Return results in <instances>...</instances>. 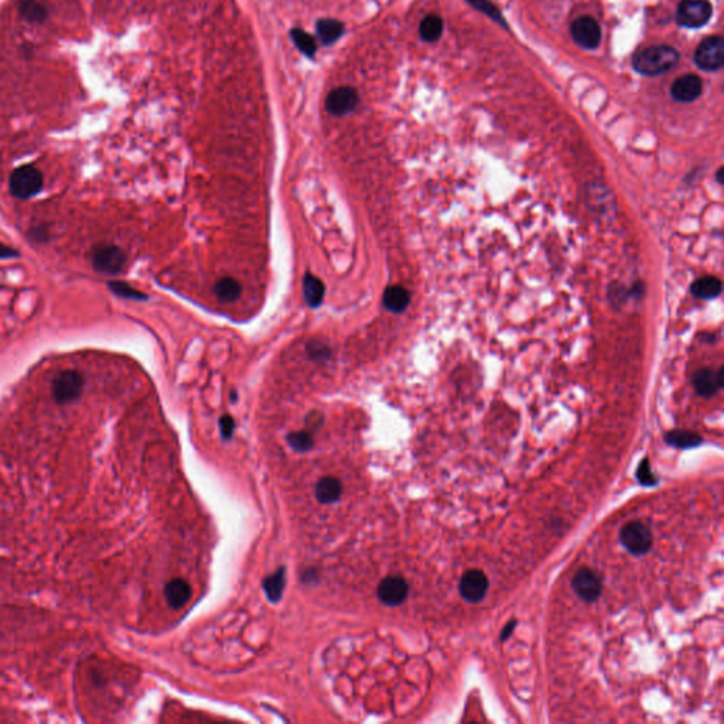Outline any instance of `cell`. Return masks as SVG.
Masks as SVG:
<instances>
[{
	"label": "cell",
	"mask_w": 724,
	"mask_h": 724,
	"mask_svg": "<svg viewBox=\"0 0 724 724\" xmlns=\"http://www.w3.org/2000/svg\"><path fill=\"white\" fill-rule=\"evenodd\" d=\"M317 34L324 45H329L344 34V24L334 18H321L317 21Z\"/></svg>",
	"instance_id": "obj_20"
},
{
	"label": "cell",
	"mask_w": 724,
	"mask_h": 724,
	"mask_svg": "<svg viewBox=\"0 0 724 724\" xmlns=\"http://www.w3.org/2000/svg\"><path fill=\"white\" fill-rule=\"evenodd\" d=\"M113 288H115V291H117L119 294L126 296V297H136V298H141V297H143V294H141V293H139V291L133 290L132 287H129V286H126V284H123V283H115V284H113Z\"/></svg>",
	"instance_id": "obj_32"
},
{
	"label": "cell",
	"mask_w": 724,
	"mask_h": 724,
	"mask_svg": "<svg viewBox=\"0 0 724 724\" xmlns=\"http://www.w3.org/2000/svg\"><path fill=\"white\" fill-rule=\"evenodd\" d=\"M307 424L314 427V428H318L321 424H322V416L317 411H313L308 417H307Z\"/></svg>",
	"instance_id": "obj_33"
},
{
	"label": "cell",
	"mask_w": 724,
	"mask_h": 724,
	"mask_svg": "<svg viewBox=\"0 0 724 724\" xmlns=\"http://www.w3.org/2000/svg\"><path fill=\"white\" fill-rule=\"evenodd\" d=\"M358 92L352 86H338L325 99V109L332 116H344L356 109Z\"/></svg>",
	"instance_id": "obj_9"
},
{
	"label": "cell",
	"mask_w": 724,
	"mask_h": 724,
	"mask_svg": "<svg viewBox=\"0 0 724 724\" xmlns=\"http://www.w3.org/2000/svg\"><path fill=\"white\" fill-rule=\"evenodd\" d=\"M690 291L697 298H714L720 296L721 293V280L714 276H706L701 279H697L691 287Z\"/></svg>",
	"instance_id": "obj_19"
},
{
	"label": "cell",
	"mask_w": 724,
	"mask_h": 724,
	"mask_svg": "<svg viewBox=\"0 0 724 724\" xmlns=\"http://www.w3.org/2000/svg\"><path fill=\"white\" fill-rule=\"evenodd\" d=\"M307 352L311 359L315 361H325L329 358V348L318 341H313L307 345Z\"/></svg>",
	"instance_id": "obj_29"
},
{
	"label": "cell",
	"mask_w": 724,
	"mask_h": 724,
	"mask_svg": "<svg viewBox=\"0 0 724 724\" xmlns=\"http://www.w3.org/2000/svg\"><path fill=\"white\" fill-rule=\"evenodd\" d=\"M694 61L699 68L706 71L720 69L724 64V41L720 35L707 37L703 40L696 52Z\"/></svg>",
	"instance_id": "obj_5"
},
{
	"label": "cell",
	"mask_w": 724,
	"mask_h": 724,
	"mask_svg": "<svg viewBox=\"0 0 724 724\" xmlns=\"http://www.w3.org/2000/svg\"><path fill=\"white\" fill-rule=\"evenodd\" d=\"M214 293L221 301L230 303L240 296V284L232 277H225L216 281L214 286Z\"/></svg>",
	"instance_id": "obj_24"
},
{
	"label": "cell",
	"mask_w": 724,
	"mask_h": 724,
	"mask_svg": "<svg viewBox=\"0 0 724 724\" xmlns=\"http://www.w3.org/2000/svg\"><path fill=\"white\" fill-rule=\"evenodd\" d=\"M571 35L580 47L595 48L601 40V30L592 17L581 16L574 20L571 25Z\"/></svg>",
	"instance_id": "obj_11"
},
{
	"label": "cell",
	"mask_w": 724,
	"mask_h": 724,
	"mask_svg": "<svg viewBox=\"0 0 724 724\" xmlns=\"http://www.w3.org/2000/svg\"><path fill=\"white\" fill-rule=\"evenodd\" d=\"M342 495V484L338 478L327 475L318 479L315 485V498L321 503H334Z\"/></svg>",
	"instance_id": "obj_16"
},
{
	"label": "cell",
	"mask_w": 724,
	"mask_h": 724,
	"mask_svg": "<svg viewBox=\"0 0 724 724\" xmlns=\"http://www.w3.org/2000/svg\"><path fill=\"white\" fill-rule=\"evenodd\" d=\"M124 253L116 246H103L93 256V264L99 272L116 274L124 266Z\"/></svg>",
	"instance_id": "obj_13"
},
{
	"label": "cell",
	"mask_w": 724,
	"mask_h": 724,
	"mask_svg": "<svg viewBox=\"0 0 724 724\" xmlns=\"http://www.w3.org/2000/svg\"><path fill=\"white\" fill-rule=\"evenodd\" d=\"M467 1H468L472 7L478 8V10H479V11H482V13H485V14H486L489 18H492L495 23H498V24H501V25H503V27L506 28L503 17L501 16L499 10H498V8H496V7H495L489 0H467Z\"/></svg>",
	"instance_id": "obj_28"
},
{
	"label": "cell",
	"mask_w": 724,
	"mask_h": 724,
	"mask_svg": "<svg viewBox=\"0 0 724 724\" xmlns=\"http://www.w3.org/2000/svg\"><path fill=\"white\" fill-rule=\"evenodd\" d=\"M636 477H638V479H639V482L642 485H655L658 482V479L650 472V467H649L648 458H643L641 461V464L638 467V471H636Z\"/></svg>",
	"instance_id": "obj_30"
},
{
	"label": "cell",
	"mask_w": 724,
	"mask_h": 724,
	"mask_svg": "<svg viewBox=\"0 0 724 724\" xmlns=\"http://www.w3.org/2000/svg\"><path fill=\"white\" fill-rule=\"evenodd\" d=\"M18 11L23 18L31 23H41L47 18V8L37 0H21Z\"/></svg>",
	"instance_id": "obj_25"
},
{
	"label": "cell",
	"mask_w": 724,
	"mask_h": 724,
	"mask_svg": "<svg viewBox=\"0 0 724 724\" xmlns=\"http://www.w3.org/2000/svg\"><path fill=\"white\" fill-rule=\"evenodd\" d=\"M42 187V174L41 171L31 165L25 164L16 168L10 177V189L11 194L17 198H30L35 195Z\"/></svg>",
	"instance_id": "obj_3"
},
{
	"label": "cell",
	"mask_w": 724,
	"mask_h": 724,
	"mask_svg": "<svg viewBox=\"0 0 724 724\" xmlns=\"http://www.w3.org/2000/svg\"><path fill=\"white\" fill-rule=\"evenodd\" d=\"M723 373H724L723 366H720L717 370L710 369V368L699 369L693 376V385H694L697 393L704 397H710L714 393H717L723 387V383H724Z\"/></svg>",
	"instance_id": "obj_12"
},
{
	"label": "cell",
	"mask_w": 724,
	"mask_h": 724,
	"mask_svg": "<svg viewBox=\"0 0 724 724\" xmlns=\"http://www.w3.org/2000/svg\"><path fill=\"white\" fill-rule=\"evenodd\" d=\"M287 443L290 444V447L293 450L304 452V451H308L313 447V436H311V433L308 430L291 431L287 436Z\"/></svg>",
	"instance_id": "obj_27"
},
{
	"label": "cell",
	"mask_w": 724,
	"mask_h": 724,
	"mask_svg": "<svg viewBox=\"0 0 724 724\" xmlns=\"http://www.w3.org/2000/svg\"><path fill=\"white\" fill-rule=\"evenodd\" d=\"M290 35H291L293 42L297 45V48L304 55H307L308 58L314 57V54L317 51V44H315V40L313 35H310L307 31H304L301 28H293L290 31Z\"/></svg>",
	"instance_id": "obj_26"
},
{
	"label": "cell",
	"mask_w": 724,
	"mask_h": 724,
	"mask_svg": "<svg viewBox=\"0 0 724 724\" xmlns=\"http://www.w3.org/2000/svg\"><path fill=\"white\" fill-rule=\"evenodd\" d=\"M622 546L634 556L645 554L650 550L653 536L650 529L641 520L628 522L619 532Z\"/></svg>",
	"instance_id": "obj_2"
},
{
	"label": "cell",
	"mask_w": 724,
	"mask_h": 724,
	"mask_svg": "<svg viewBox=\"0 0 724 724\" xmlns=\"http://www.w3.org/2000/svg\"><path fill=\"white\" fill-rule=\"evenodd\" d=\"M701 89L703 83L697 75H683L673 82L670 93L677 102H691L700 96Z\"/></svg>",
	"instance_id": "obj_14"
},
{
	"label": "cell",
	"mask_w": 724,
	"mask_h": 724,
	"mask_svg": "<svg viewBox=\"0 0 724 724\" xmlns=\"http://www.w3.org/2000/svg\"><path fill=\"white\" fill-rule=\"evenodd\" d=\"M219 428H221V434L225 440H229L233 434V430H235V421L230 416L225 414L219 419Z\"/></svg>",
	"instance_id": "obj_31"
},
{
	"label": "cell",
	"mask_w": 724,
	"mask_h": 724,
	"mask_svg": "<svg viewBox=\"0 0 724 724\" xmlns=\"http://www.w3.org/2000/svg\"><path fill=\"white\" fill-rule=\"evenodd\" d=\"M488 585H489V581H488V577L485 576V573L478 568H471L462 574L460 584H458V590H460L461 597L467 602L474 604V602H479L485 597Z\"/></svg>",
	"instance_id": "obj_8"
},
{
	"label": "cell",
	"mask_w": 724,
	"mask_h": 724,
	"mask_svg": "<svg viewBox=\"0 0 724 724\" xmlns=\"http://www.w3.org/2000/svg\"><path fill=\"white\" fill-rule=\"evenodd\" d=\"M284 587H286V570H284V567L277 568L272 574L266 576L264 580H263L264 594L273 602L280 600V597L283 595Z\"/></svg>",
	"instance_id": "obj_21"
},
{
	"label": "cell",
	"mask_w": 724,
	"mask_h": 724,
	"mask_svg": "<svg viewBox=\"0 0 724 724\" xmlns=\"http://www.w3.org/2000/svg\"><path fill=\"white\" fill-rule=\"evenodd\" d=\"M410 303V293L403 286H389L383 293V305L392 313H403Z\"/></svg>",
	"instance_id": "obj_18"
},
{
	"label": "cell",
	"mask_w": 724,
	"mask_h": 724,
	"mask_svg": "<svg viewBox=\"0 0 724 724\" xmlns=\"http://www.w3.org/2000/svg\"><path fill=\"white\" fill-rule=\"evenodd\" d=\"M419 33L420 37L427 42L437 41L443 33V20L437 14L426 16L420 23Z\"/></svg>",
	"instance_id": "obj_23"
},
{
	"label": "cell",
	"mask_w": 724,
	"mask_h": 724,
	"mask_svg": "<svg viewBox=\"0 0 724 724\" xmlns=\"http://www.w3.org/2000/svg\"><path fill=\"white\" fill-rule=\"evenodd\" d=\"M665 441L676 448H691L701 444L703 438L694 431L672 430L665 434Z\"/></svg>",
	"instance_id": "obj_22"
},
{
	"label": "cell",
	"mask_w": 724,
	"mask_h": 724,
	"mask_svg": "<svg viewBox=\"0 0 724 724\" xmlns=\"http://www.w3.org/2000/svg\"><path fill=\"white\" fill-rule=\"evenodd\" d=\"M378 598L387 607L400 605L409 594V584L400 576H387L378 585Z\"/></svg>",
	"instance_id": "obj_10"
},
{
	"label": "cell",
	"mask_w": 724,
	"mask_h": 724,
	"mask_svg": "<svg viewBox=\"0 0 724 724\" xmlns=\"http://www.w3.org/2000/svg\"><path fill=\"white\" fill-rule=\"evenodd\" d=\"M713 8L707 0H682L677 6L676 20L687 28L704 25L711 17Z\"/></svg>",
	"instance_id": "obj_4"
},
{
	"label": "cell",
	"mask_w": 724,
	"mask_h": 724,
	"mask_svg": "<svg viewBox=\"0 0 724 724\" xmlns=\"http://www.w3.org/2000/svg\"><path fill=\"white\" fill-rule=\"evenodd\" d=\"M680 55L677 49L669 45H652L641 49L632 61L634 68L643 75H660L673 68Z\"/></svg>",
	"instance_id": "obj_1"
},
{
	"label": "cell",
	"mask_w": 724,
	"mask_h": 724,
	"mask_svg": "<svg viewBox=\"0 0 724 724\" xmlns=\"http://www.w3.org/2000/svg\"><path fill=\"white\" fill-rule=\"evenodd\" d=\"M324 294H325L324 283L317 276H314L311 273H305L303 277V296H304L305 303L310 307L317 308L318 305H321V303L324 300Z\"/></svg>",
	"instance_id": "obj_17"
},
{
	"label": "cell",
	"mask_w": 724,
	"mask_h": 724,
	"mask_svg": "<svg viewBox=\"0 0 724 724\" xmlns=\"http://www.w3.org/2000/svg\"><path fill=\"white\" fill-rule=\"evenodd\" d=\"M83 379L76 370L65 369L57 375L52 383V395L57 402L68 403L79 397Z\"/></svg>",
	"instance_id": "obj_7"
},
{
	"label": "cell",
	"mask_w": 724,
	"mask_h": 724,
	"mask_svg": "<svg viewBox=\"0 0 724 724\" xmlns=\"http://www.w3.org/2000/svg\"><path fill=\"white\" fill-rule=\"evenodd\" d=\"M515 626H516V621H510V622H508V624L505 625V628L502 629L501 641H505L508 636H510V634H512V631H513V628H515Z\"/></svg>",
	"instance_id": "obj_34"
},
{
	"label": "cell",
	"mask_w": 724,
	"mask_h": 724,
	"mask_svg": "<svg viewBox=\"0 0 724 724\" xmlns=\"http://www.w3.org/2000/svg\"><path fill=\"white\" fill-rule=\"evenodd\" d=\"M571 587L574 592L587 602H594L598 600L602 591V580L597 571L590 567H581L576 571Z\"/></svg>",
	"instance_id": "obj_6"
},
{
	"label": "cell",
	"mask_w": 724,
	"mask_h": 724,
	"mask_svg": "<svg viewBox=\"0 0 724 724\" xmlns=\"http://www.w3.org/2000/svg\"><path fill=\"white\" fill-rule=\"evenodd\" d=\"M192 590L189 584L182 578H173L164 587V595L167 602L173 608L184 607L191 598Z\"/></svg>",
	"instance_id": "obj_15"
}]
</instances>
